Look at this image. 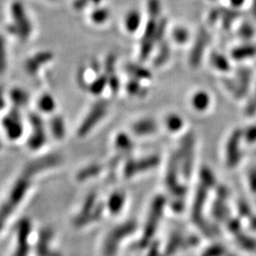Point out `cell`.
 Returning <instances> with one entry per match:
<instances>
[{
  "label": "cell",
  "mask_w": 256,
  "mask_h": 256,
  "mask_svg": "<svg viewBox=\"0 0 256 256\" xmlns=\"http://www.w3.org/2000/svg\"><path fill=\"white\" fill-rule=\"evenodd\" d=\"M126 70L129 72V74H133L135 77L140 78V79H148L151 76L149 70H147L146 68H144L140 66H138V64H128Z\"/></svg>",
  "instance_id": "cell-16"
},
{
  "label": "cell",
  "mask_w": 256,
  "mask_h": 256,
  "mask_svg": "<svg viewBox=\"0 0 256 256\" xmlns=\"http://www.w3.org/2000/svg\"><path fill=\"white\" fill-rule=\"evenodd\" d=\"M52 130L56 138H62L64 136V126L63 120L60 118H54L52 122Z\"/></svg>",
  "instance_id": "cell-22"
},
{
  "label": "cell",
  "mask_w": 256,
  "mask_h": 256,
  "mask_svg": "<svg viewBox=\"0 0 256 256\" xmlns=\"http://www.w3.org/2000/svg\"><path fill=\"white\" fill-rule=\"evenodd\" d=\"M209 39L210 36L207 34V32L204 28H202L198 32L196 40L194 42V46L192 48L190 55V64H192V66H198L200 64L204 50L209 42Z\"/></svg>",
  "instance_id": "cell-5"
},
{
  "label": "cell",
  "mask_w": 256,
  "mask_h": 256,
  "mask_svg": "<svg viewBox=\"0 0 256 256\" xmlns=\"http://www.w3.org/2000/svg\"><path fill=\"white\" fill-rule=\"evenodd\" d=\"M52 1H56V0H52Z\"/></svg>",
  "instance_id": "cell-35"
},
{
  "label": "cell",
  "mask_w": 256,
  "mask_h": 256,
  "mask_svg": "<svg viewBox=\"0 0 256 256\" xmlns=\"http://www.w3.org/2000/svg\"><path fill=\"white\" fill-rule=\"evenodd\" d=\"M59 162L58 158H56L54 156H48V158H45L39 162H34V164L30 165L27 168V172H28V174L36 173V172H39L42 171L44 169H46L48 167H52L57 164Z\"/></svg>",
  "instance_id": "cell-9"
},
{
  "label": "cell",
  "mask_w": 256,
  "mask_h": 256,
  "mask_svg": "<svg viewBox=\"0 0 256 256\" xmlns=\"http://www.w3.org/2000/svg\"><path fill=\"white\" fill-rule=\"evenodd\" d=\"M220 10V18H222V20H223V25L226 28L230 27L232 21L239 16V12L234 10Z\"/></svg>",
  "instance_id": "cell-14"
},
{
  "label": "cell",
  "mask_w": 256,
  "mask_h": 256,
  "mask_svg": "<svg viewBox=\"0 0 256 256\" xmlns=\"http://www.w3.org/2000/svg\"><path fill=\"white\" fill-rule=\"evenodd\" d=\"M252 14H254V16L256 18V0H254V4H252Z\"/></svg>",
  "instance_id": "cell-33"
},
{
  "label": "cell",
  "mask_w": 256,
  "mask_h": 256,
  "mask_svg": "<svg viewBox=\"0 0 256 256\" xmlns=\"http://www.w3.org/2000/svg\"><path fill=\"white\" fill-rule=\"evenodd\" d=\"M128 92H130V93H134V94L140 93V84L136 82H129V84H128Z\"/></svg>",
  "instance_id": "cell-30"
},
{
  "label": "cell",
  "mask_w": 256,
  "mask_h": 256,
  "mask_svg": "<svg viewBox=\"0 0 256 256\" xmlns=\"http://www.w3.org/2000/svg\"><path fill=\"white\" fill-rule=\"evenodd\" d=\"M3 124H4V128H6L9 138L14 140L20 137L22 133V126H21L20 120L18 119L16 114L14 113L10 114L7 118L4 119Z\"/></svg>",
  "instance_id": "cell-8"
},
{
  "label": "cell",
  "mask_w": 256,
  "mask_h": 256,
  "mask_svg": "<svg viewBox=\"0 0 256 256\" xmlns=\"http://www.w3.org/2000/svg\"><path fill=\"white\" fill-rule=\"evenodd\" d=\"M10 14L12 18V23L9 28L10 34L18 36L21 40H26L32 32V26L28 18L26 10L20 2H14L10 7Z\"/></svg>",
  "instance_id": "cell-1"
},
{
  "label": "cell",
  "mask_w": 256,
  "mask_h": 256,
  "mask_svg": "<svg viewBox=\"0 0 256 256\" xmlns=\"http://www.w3.org/2000/svg\"><path fill=\"white\" fill-rule=\"evenodd\" d=\"M230 3H232V5L234 6V7H240L243 3H244V1L245 0H230Z\"/></svg>",
  "instance_id": "cell-31"
},
{
  "label": "cell",
  "mask_w": 256,
  "mask_h": 256,
  "mask_svg": "<svg viewBox=\"0 0 256 256\" xmlns=\"http://www.w3.org/2000/svg\"><path fill=\"white\" fill-rule=\"evenodd\" d=\"M38 106H39V108L43 110V111L50 112V111L54 110L55 102L54 100V98H52L50 95L46 94V95L42 96V97L39 99Z\"/></svg>",
  "instance_id": "cell-19"
},
{
  "label": "cell",
  "mask_w": 256,
  "mask_h": 256,
  "mask_svg": "<svg viewBox=\"0 0 256 256\" xmlns=\"http://www.w3.org/2000/svg\"><path fill=\"white\" fill-rule=\"evenodd\" d=\"M100 171V167L99 166H90L84 170H82L80 172V174L78 176V178L79 180H86V178H88L90 176H93L96 174H98Z\"/></svg>",
  "instance_id": "cell-27"
},
{
  "label": "cell",
  "mask_w": 256,
  "mask_h": 256,
  "mask_svg": "<svg viewBox=\"0 0 256 256\" xmlns=\"http://www.w3.org/2000/svg\"><path fill=\"white\" fill-rule=\"evenodd\" d=\"M142 22V16L136 10H130L124 18V25L129 32H135Z\"/></svg>",
  "instance_id": "cell-10"
},
{
  "label": "cell",
  "mask_w": 256,
  "mask_h": 256,
  "mask_svg": "<svg viewBox=\"0 0 256 256\" xmlns=\"http://www.w3.org/2000/svg\"><path fill=\"white\" fill-rule=\"evenodd\" d=\"M256 48L252 45H246V46H239L236 48V50H234L232 52V57L236 60H242V59H246L248 57H252L254 55H256Z\"/></svg>",
  "instance_id": "cell-11"
},
{
  "label": "cell",
  "mask_w": 256,
  "mask_h": 256,
  "mask_svg": "<svg viewBox=\"0 0 256 256\" xmlns=\"http://www.w3.org/2000/svg\"><path fill=\"white\" fill-rule=\"evenodd\" d=\"M106 110V106L104 102H98L97 104L94 106V108H92V111L90 112V114L88 115V117L84 119V122L79 128L78 134L80 137L86 135L92 130V128H94L98 124V122L104 117Z\"/></svg>",
  "instance_id": "cell-3"
},
{
  "label": "cell",
  "mask_w": 256,
  "mask_h": 256,
  "mask_svg": "<svg viewBox=\"0 0 256 256\" xmlns=\"http://www.w3.org/2000/svg\"><path fill=\"white\" fill-rule=\"evenodd\" d=\"M110 18V10L104 8H97L90 14V19L94 24L101 25Z\"/></svg>",
  "instance_id": "cell-12"
},
{
  "label": "cell",
  "mask_w": 256,
  "mask_h": 256,
  "mask_svg": "<svg viewBox=\"0 0 256 256\" xmlns=\"http://www.w3.org/2000/svg\"><path fill=\"white\" fill-rule=\"evenodd\" d=\"M88 3H92L94 5H99L102 2V0H88Z\"/></svg>",
  "instance_id": "cell-32"
},
{
  "label": "cell",
  "mask_w": 256,
  "mask_h": 256,
  "mask_svg": "<svg viewBox=\"0 0 256 256\" xmlns=\"http://www.w3.org/2000/svg\"><path fill=\"white\" fill-rule=\"evenodd\" d=\"M122 196L120 194H115L114 196H111L110 200V209L112 212H117L120 209L122 204Z\"/></svg>",
  "instance_id": "cell-24"
},
{
  "label": "cell",
  "mask_w": 256,
  "mask_h": 256,
  "mask_svg": "<svg viewBox=\"0 0 256 256\" xmlns=\"http://www.w3.org/2000/svg\"><path fill=\"white\" fill-rule=\"evenodd\" d=\"M108 81V77L102 75V76L99 77L98 79H96L94 82H92L90 86V90L93 94H100L102 92V90L104 88Z\"/></svg>",
  "instance_id": "cell-21"
},
{
  "label": "cell",
  "mask_w": 256,
  "mask_h": 256,
  "mask_svg": "<svg viewBox=\"0 0 256 256\" xmlns=\"http://www.w3.org/2000/svg\"><path fill=\"white\" fill-rule=\"evenodd\" d=\"M36 133L32 136V138H30V142H28L30 146L34 148V149L42 146L46 140L45 134L43 132V128H36Z\"/></svg>",
  "instance_id": "cell-17"
},
{
  "label": "cell",
  "mask_w": 256,
  "mask_h": 256,
  "mask_svg": "<svg viewBox=\"0 0 256 256\" xmlns=\"http://www.w3.org/2000/svg\"><path fill=\"white\" fill-rule=\"evenodd\" d=\"M173 38L176 42H178L180 44H183V43L187 42V40L189 38V34H188L187 30L184 28H176L173 32Z\"/></svg>",
  "instance_id": "cell-23"
},
{
  "label": "cell",
  "mask_w": 256,
  "mask_h": 256,
  "mask_svg": "<svg viewBox=\"0 0 256 256\" xmlns=\"http://www.w3.org/2000/svg\"><path fill=\"white\" fill-rule=\"evenodd\" d=\"M156 22L155 19H150L147 23L146 27L144 30V34L142 40V48H140V59L146 60L151 54L152 48L156 42Z\"/></svg>",
  "instance_id": "cell-4"
},
{
  "label": "cell",
  "mask_w": 256,
  "mask_h": 256,
  "mask_svg": "<svg viewBox=\"0 0 256 256\" xmlns=\"http://www.w3.org/2000/svg\"><path fill=\"white\" fill-rule=\"evenodd\" d=\"M208 102V96L204 93H198L196 97H194V104L196 106H206Z\"/></svg>",
  "instance_id": "cell-29"
},
{
  "label": "cell",
  "mask_w": 256,
  "mask_h": 256,
  "mask_svg": "<svg viewBox=\"0 0 256 256\" xmlns=\"http://www.w3.org/2000/svg\"><path fill=\"white\" fill-rule=\"evenodd\" d=\"M1 106H3V96H2V92L0 90V108H2Z\"/></svg>",
  "instance_id": "cell-34"
},
{
  "label": "cell",
  "mask_w": 256,
  "mask_h": 256,
  "mask_svg": "<svg viewBox=\"0 0 256 256\" xmlns=\"http://www.w3.org/2000/svg\"><path fill=\"white\" fill-rule=\"evenodd\" d=\"M7 68V50L4 37L0 36V74H3Z\"/></svg>",
  "instance_id": "cell-20"
},
{
  "label": "cell",
  "mask_w": 256,
  "mask_h": 256,
  "mask_svg": "<svg viewBox=\"0 0 256 256\" xmlns=\"http://www.w3.org/2000/svg\"><path fill=\"white\" fill-rule=\"evenodd\" d=\"M30 230V224L27 220H23L18 225V256H26L28 252V238Z\"/></svg>",
  "instance_id": "cell-6"
},
{
  "label": "cell",
  "mask_w": 256,
  "mask_h": 256,
  "mask_svg": "<svg viewBox=\"0 0 256 256\" xmlns=\"http://www.w3.org/2000/svg\"><path fill=\"white\" fill-rule=\"evenodd\" d=\"M52 59V54L50 52H39L37 54L32 56L30 59H28L25 64L26 70L30 74H36L39 68H41L43 64H46Z\"/></svg>",
  "instance_id": "cell-7"
},
{
  "label": "cell",
  "mask_w": 256,
  "mask_h": 256,
  "mask_svg": "<svg viewBox=\"0 0 256 256\" xmlns=\"http://www.w3.org/2000/svg\"><path fill=\"white\" fill-rule=\"evenodd\" d=\"M254 28L252 27L250 24H244L239 28V36L243 39H250L254 36Z\"/></svg>",
  "instance_id": "cell-28"
},
{
  "label": "cell",
  "mask_w": 256,
  "mask_h": 256,
  "mask_svg": "<svg viewBox=\"0 0 256 256\" xmlns=\"http://www.w3.org/2000/svg\"><path fill=\"white\" fill-rule=\"evenodd\" d=\"M166 26H167V21L166 19H162L160 23L156 24V42H160L162 41V38L164 36L165 30H166Z\"/></svg>",
  "instance_id": "cell-26"
},
{
  "label": "cell",
  "mask_w": 256,
  "mask_h": 256,
  "mask_svg": "<svg viewBox=\"0 0 256 256\" xmlns=\"http://www.w3.org/2000/svg\"><path fill=\"white\" fill-rule=\"evenodd\" d=\"M210 62L216 66L218 70L226 72L230 68V64L228 60L218 52H214L210 56Z\"/></svg>",
  "instance_id": "cell-13"
},
{
  "label": "cell",
  "mask_w": 256,
  "mask_h": 256,
  "mask_svg": "<svg viewBox=\"0 0 256 256\" xmlns=\"http://www.w3.org/2000/svg\"><path fill=\"white\" fill-rule=\"evenodd\" d=\"M10 97H12V102L16 106L25 104H27L28 100V96L27 93L24 90H19V88L14 90L10 93Z\"/></svg>",
  "instance_id": "cell-18"
},
{
  "label": "cell",
  "mask_w": 256,
  "mask_h": 256,
  "mask_svg": "<svg viewBox=\"0 0 256 256\" xmlns=\"http://www.w3.org/2000/svg\"><path fill=\"white\" fill-rule=\"evenodd\" d=\"M28 187V180L26 178H20L12 188L8 200L4 203V205L0 209V230L3 227L12 212L14 210L19 202L22 200L24 194L27 192Z\"/></svg>",
  "instance_id": "cell-2"
},
{
  "label": "cell",
  "mask_w": 256,
  "mask_h": 256,
  "mask_svg": "<svg viewBox=\"0 0 256 256\" xmlns=\"http://www.w3.org/2000/svg\"><path fill=\"white\" fill-rule=\"evenodd\" d=\"M169 57H170V48L166 42H164L158 50V54L155 58L154 64L156 66H160L164 64L165 62L169 59Z\"/></svg>",
  "instance_id": "cell-15"
},
{
  "label": "cell",
  "mask_w": 256,
  "mask_h": 256,
  "mask_svg": "<svg viewBox=\"0 0 256 256\" xmlns=\"http://www.w3.org/2000/svg\"><path fill=\"white\" fill-rule=\"evenodd\" d=\"M148 12L150 16L155 19L160 12V0H148Z\"/></svg>",
  "instance_id": "cell-25"
}]
</instances>
